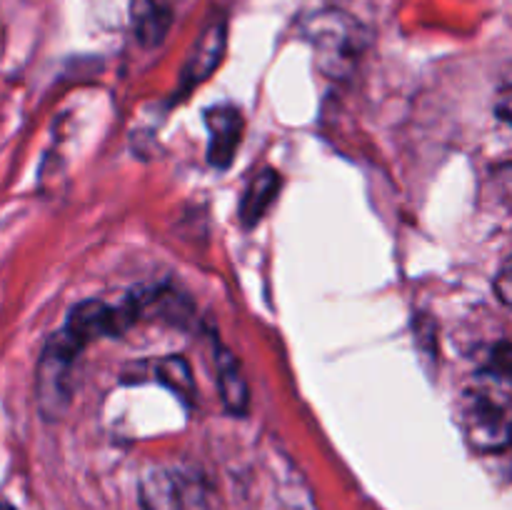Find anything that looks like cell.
<instances>
[{
    "label": "cell",
    "instance_id": "8",
    "mask_svg": "<svg viewBox=\"0 0 512 510\" xmlns=\"http://www.w3.org/2000/svg\"><path fill=\"white\" fill-rule=\"evenodd\" d=\"M280 185H283V180H280L278 170L273 168H265L260 170L258 175H253V180H250L248 188H245L243 198H240L238 210L245 228H253V225H258L260 220L265 218L268 208L275 203V198H278Z\"/></svg>",
    "mask_w": 512,
    "mask_h": 510
},
{
    "label": "cell",
    "instance_id": "7",
    "mask_svg": "<svg viewBox=\"0 0 512 510\" xmlns=\"http://www.w3.org/2000/svg\"><path fill=\"white\" fill-rule=\"evenodd\" d=\"M215 373H218V390L225 410L243 418L250 408V390L238 358L223 345L215 348Z\"/></svg>",
    "mask_w": 512,
    "mask_h": 510
},
{
    "label": "cell",
    "instance_id": "9",
    "mask_svg": "<svg viewBox=\"0 0 512 510\" xmlns=\"http://www.w3.org/2000/svg\"><path fill=\"white\" fill-rule=\"evenodd\" d=\"M135 310L140 318H155V320H168V323H183L190 315V303L185 295L175 293L173 288H158L150 290L145 295H133Z\"/></svg>",
    "mask_w": 512,
    "mask_h": 510
},
{
    "label": "cell",
    "instance_id": "4",
    "mask_svg": "<svg viewBox=\"0 0 512 510\" xmlns=\"http://www.w3.org/2000/svg\"><path fill=\"white\" fill-rule=\"evenodd\" d=\"M225 48H228V23H225V18L210 20L203 33L198 35L183 70H180V93H190L198 85H203L223 63Z\"/></svg>",
    "mask_w": 512,
    "mask_h": 510
},
{
    "label": "cell",
    "instance_id": "10",
    "mask_svg": "<svg viewBox=\"0 0 512 510\" xmlns=\"http://www.w3.org/2000/svg\"><path fill=\"white\" fill-rule=\"evenodd\" d=\"M153 378L160 385H165L168 390H173L180 400L185 403H193L195 398V383L193 373H190L188 360L180 358V355H168V358H160L153 365Z\"/></svg>",
    "mask_w": 512,
    "mask_h": 510
},
{
    "label": "cell",
    "instance_id": "11",
    "mask_svg": "<svg viewBox=\"0 0 512 510\" xmlns=\"http://www.w3.org/2000/svg\"><path fill=\"white\" fill-rule=\"evenodd\" d=\"M508 280H510V273H508V265H505L503 270H500V278H498V293H500V300H503V303H508V298H510V290H508Z\"/></svg>",
    "mask_w": 512,
    "mask_h": 510
},
{
    "label": "cell",
    "instance_id": "6",
    "mask_svg": "<svg viewBox=\"0 0 512 510\" xmlns=\"http://www.w3.org/2000/svg\"><path fill=\"white\" fill-rule=\"evenodd\" d=\"M173 18L175 10L170 0H130V28L135 40L145 48L163 43Z\"/></svg>",
    "mask_w": 512,
    "mask_h": 510
},
{
    "label": "cell",
    "instance_id": "3",
    "mask_svg": "<svg viewBox=\"0 0 512 510\" xmlns=\"http://www.w3.org/2000/svg\"><path fill=\"white\" fill-rule=\"evenodd\" d=\"M305 30H308V40L318 55L320 68L328 70L335 78L353 70L365 43L358 20L350 18L343 10L328 8L315 13L305 25Z\"/></svg>",
    "mask_w": 512,
    "mask_h": 510
},
{
    "label": "cell",
    "instance_id": "1",
    "mask_svg": "<svg viewBox=\"0 0 512 510\" xmlns=\"http://www.w3.org/2000/svg\"><path fill=\"white\" fill-rule=\"evenodd\" d=\"M510 360L508 345L495 355L488 368L480 370L463 395V423L468 440L478 450L498 453L510 443Z\"/></svg>",
    "mask_w": 512,
    "mask_h": 510
},
{
    "label": "cell",
    "instance_id": "12",
    "mask_svg": "<svg viewBox=\"0 0 512 510\" xmlns=\"http://www.w3.org/2000/svg\"><path fill=\"white\" fill-rule=\"evenodd\" d=\"M0 510H15L13 505H8V503H3V500H0Z\"/></svg>",
    "mask_w": 512,
    "mask_h": 510
},
{
    "label": "cell",
    "instance_id": "2",
    "mask_svg": "<svg viewBox=\"0 0 512 510\" xmlns=\"http://www.w3.org/2000/svg\"><path fill=\"white\" fill-rule=\"evenodd\" d=\"M83 348L85 345L65 325L45 343L35 373V403L43 418L58 420L68 413L75 388V363Z\"/></svg>",
    "mask_w": 512,
    "mask_h": 510
},
{
    "label": "cell",
    "instance_id": "5",
    "mask_svg": "<svg viewBox=\"0 0 512 510\" xmlns=\"http://www.w3.org/2000/svg\"><path fill=\"white\" fill-rule=\"evenodd\" d=\"M208 128V160L215 168H228L243 140V115L233 105H215L205 113Z\"/></svg>",
    "mask_w": 512,
    "mask_h": 510
}]
</instances>
